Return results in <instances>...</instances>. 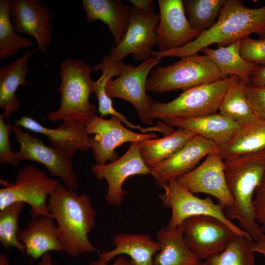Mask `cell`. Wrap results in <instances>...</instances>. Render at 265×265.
Listing matches in <instances>:
<instances>
[{
  "instance_id": "6da1fadb",
  "label": "cell",
  "mask_w": 265,
  "mask_h": 265,
  "mask_svg": "<svg viewBox=\"0 0 265 265\" xmlns=\"http://www.w3.org/2000/svg\"><path fill=\"white\" fill-rule=\"evenodd\" d=\"M48 207L56 222L58 239L69 256L76 258L83 253L100 252L88 238L95 226L96 212L88 195H79L59 184L49 195Z\"/></svg>"
},
{
  "instance_id": "7a4b0ae2",
  "label": "cell",
  "mask_w": 265,
  "mask_h": 265,
  "mask_svg": "<svg viewBox=\"0 0 265 265\" xmlns=\"http://www.w3.org/2000/svg\"><path fill=\"white\" fill-rule=\"evenodd\" d=\"M228 188L234 204L224 210L226 217L238 220L255 242L265 232L256 221L253 195L265 176V151L224 159Z\"/></svg>"
},
{
  "instance_id": "3957f363",
  "label": "cell",
  "mask_w": 265,
  "mask_h": 265,
  "mask_svg": "<svg viewBox=\"0 0 265 265\" xmlns=\"http://www.w3.org/2000/svg\"><path fill=\"white\" fill-rule=\"evenodd\" d=\"M265 28V4L246 7L239 0H226L216 22L194 40L182 47L166 52L153 51L152 56L182 57L197 53L213 44L226 46Z\"/></svg>"
},
{
  "instance_id": "277c9868",
  "label": "cell",
  "mask_w": 265,
  "mask_h": 265,
  "mask_svg": "<svg viewBox=\"0 0 265 265\" xmlns=\"http://www.w3.org/2000/svg\"><path fill=\"white\" fill-rule=\"evenodd\" d=\"M93 68L81 59L67 58L60 65L61 82L59 108L47 114L49 121H74L87 124L94 115L96 106L90 102L94 92L91 78Z\"/></svg>"
},
{
  "instance_id": "5b68a950",
  "label": "cell",
  "mask_w": 265,
  "mask_h": 265,
  "mask_svg": "<svg viewBox=\"0 0 265 265\" xmlns=\"http://www.w3.org/2000/svg\"><path fill=\"white\" fill-rule=\"evenodd\" d=\"M226 77L207 55L197 53L183 56L172 64L159 65L152 69L146 90L158 93L177 90L184 92Z\"/></svg>"
},
{
  "instance_id": "8992f818",
  "label": "cell",
  "mask_w": 265,
  "mask_h": 265,
  "mask_svg": "<svg viewBox=\"0 0 265 265\" xmlns=\"http://www.w3.org/2000/svg\"><path fill=\"white\" fill-rule=\"evenodd\" d=\"M231 76L183 92L167 103L154 101L150 96L151 119H183L216 113L226 92Z\"/></svg>"
},
{
  "instance_id": "52a82bcc",
  "label": "cell",
  "mask_w": 265,
  "mask_h": 265,
  "mask_svg": "<svg viewBox=\"0 0 265 265\" xmlns=\"http://www.w3.org/2000/svg\"><path fill=\"white\" fill-rule=\"evenodd\" d=\"M59 184L33 165L19 169L15 182L0 189V211L16 202H23L31 207V218L52 217L48 207V197Z\"/></svg>"
},
{
  "instance_id": "ba28073f",
  "label": "cell",
  "mask_w": 265,
  "mask_h": 265,
  "mask_svg": "<svg viewBox=\"0 0 265 265\" xmlns=\"http://www.w3.org/2000/svg\"><path fill=\"white\" fill-rule=\"evenodd\" d=\"M164 192L159 195L163 206L170 208L172 214L167 227L175 228L187 218L199 215L211 216L223 221L239 235L252 239L251 236L228 219L225 208L215 204L210 197L199 198L173 179L161 186ZM253 240V239H252Z\"/></svg>"
},
{
  "instance_id": "9c48e42d",
  "label": "cell",
  "mask_w": 265,
  "mask_h": 265,
  "mask_svg": "<svg viewBox=\"0 0 265 265\" xmlns=\"http://www.w3.org/2000/svg\"><path fill=\"white\" fill-rule=\"evenodd\" d=\"M12 132L20 145V150L15 152L19 161L27 160L39 162L52 176L59 178L68 190L76 191L79 188L78 177L73 170L72 158L62 151L46 146L42 139L24 132L16 123L12 125Z\"/></svg>"
},
{
  "instance_id": "30bf717a",
  "label": "cell",
  "mask_w": 265,
  "mask_h": 265,
  "mask_svg": "<svg viewBox=\"0 0 265 265\" xmlns=\"http://www.w3.org/2000/svg\"><path fill=\"white\" fill-rule=\"evenodd\" d=\"M161 58L151 56L138 66L124 64L121 75L106 84V92L110 98H119L131 104L143 123L154 126L149 115V99L146 94L148 76L152 68L161 62Z\"/></svg>"
},
{
  "instance_id": "8fae6325",
  "label": "cell",
  "mask_w": 265,
  "mask_h": 265,
  "mask_svg": "<svg viewBox=\"0 0 265 265\" xmlns=\"http://www.w3.org/2000/svg\"><path fill=\"white\" fill-rule=\"evenodd\" d=\"M180 226L186 245L200 261L222 252L237 234L223 221L211 216L190 217Z\"/></svg>"
},
{
  "instance_id": "7c38bea8",
  "label": "cell",
  "mask_w": 265,
  "mask_h": 265,
  "mask_svg": "<svg viewBox=\"0 0 265 265\" xmlns=\"http://www.w3.org/2000/svg\"><path fill=\"white\" fill-rule=\"evenodd\" d=\"M120 119L111 116L109 119L94 115L86 124L89 134H95L92 137L91 149L96 160V164L102 165L118 159L115 150L125 142H140L155 138L158 134L155 132L138 133L133 132L122 124Z\"/></svg>"
},
{
  "instance_id": "4fadbf2b",
  "label": "cell",
  "mask_w": 265,
  "mask_h": 265,
  "mask_svg": "<svg viewBox=\"0 0 265 265\" xmlns=\"http://www.w3.org/2000/svg\"><path fill=\"white\" fill-rule=\"evenodd\" d=\"M91 171L98 179L106 180L108 187L105 198L114 206L121 204L128 194L123 185L129 177L150 174V169L140 155L139 142H132L127 151L116 160L102 165H93Z\"/></svg>"
},
{
  "instance_id": "5bb4252c",
  "label": "cell",
  "mask_w": 265,
  "mask_h": 265,
  "mask_svg": "<svg viewBox=\"0 0 265 265\" xmlns=\"http://www.w3.org/2000/svg\"><path fill=\"white\" fill-rule=\"evenodd\" d=\"M159 21V14L145 13L132 6L126 33L118 45L112 47L109 55L118 60L130 54L136 61L147 60L157 44Z\"/></svg>"
},
{
  "instance_id": "9a60e30c",
  "label": "cell",
  "mask_w": 265,
  "mask_h": 265,
  "mask_svg": "<svg viewBox=\"0 0 265 265\" xmlns=\"http://www.w3.org/2000/svg\"><path fill=\"white\" fill-rule=\"evenodd\" d=\"M177 179L193 194L206 193L216 198L225 209L234 204L226 183L224 159L218 150L208 155L199 166Z\"/></svg>"
},
{
  "instance_id": "2e32d148",
  "label": "cell",
  "mask_w": 265,
  "mask_h": 265,
  "mask_svg": "<svg viewBox=\"0 0 265 265\" xmlns=\"http://www.w3.org/2000/svg\"><path fill=\"white\" fill-rule=\"evenodd\" d=\"M49 6L38 0H12L10 17L18 34L35 38L38 50L47 55V48L53 40V16Z\"/></svg>"
},
{
  "instance_id": "e0dca14e",
  "label": "cell",
  "mask_w": 265,
  "mask_h": 265,
  "mask_svg": "<svg viewBox=\"0 0 265 265\" xmlns=\"http://www.w3.org/2000/svg\"><path fill=\"white\" fill-rule=\"evenodd\" d=\"M159 21L157 27L158 52L180 48L199 33L190 25L183 0H158Z\"/></svg>"
},
{
  "instance_id": "ac0fdd59",
  "label": "cell",
  "mask_w": 265,
  "mask_h": 265,
  "mask_svg": "<svg viewBox=\"0 0 265 265\" xmlns=\"http://www.w3.org/2000/svg\"><path fill=\"white\" fill-rule=\"evenodd\" d=\"M218 150L214 142L196 135L173 156L150 169V174L161 186L189 172L202 158Z\"/></svg>"
},
{
  "instance_id": "d6986e66",
  "label": "cell",
  "mask_w": 265,
  "mask_h": 265,
  "mask_svg": "<svg viewBox=\"0 0 265 265\" xmlns=\"http://www.w3.org/2000/svg\"><path fill=\"white\" fill-rule=\"evenodd\" d=\"M20 127L46 136L53 148L64 152L72 158L77 150L87 151L91 148L92 137L86 125L77 121H64L58 127H45L30 117L23 116L15 120Z\"/></svg>"
},
{
  "instance_id": "ffe728a7",
  "label": "cell",
  "mask_w": 265,
  "mask_h": 265,
  "mask_svg": "<svg viewBox=\"0 0 265 265\" xmlns=\"http://www.w3.org/2000/svg\"><path fill=\"white\" fill-rule=\"evenodd\" d=\"M37 51L36 48L28 50L22 57L0 68V107L3 110L0 115L4 120L9 119L13 112L20 108V99L16 91L21 85H31L26 80L28 70L27 64Z\"/></svg>"
},
{
  "instance_id": "44dd1931",
  "label": "cell",
  "mask_w": 265,
  "mask_h": 265,
  "mask_svg": "<svg viewBox=\"0 0 265 265\" xmlns=\"http://www.w3.org/2000/svg\"><path fill=\"white\" fill-rule=\"evenodd\" d=\"M18 238L26 247V255L35 260L50 251H64L53 217L31 218L26 229L19 230Z\"/></svg>"
},
{
  "instance_id": "7402d4cb",
  "label": "cell",
  "mask_w": 265,
  "mask_h": 265,
  "mask_svg": "<svg viewBox=\"0 0 265 265\" xmlns=\"http://www.w3.org/2000/svg\"><path fill=\"white\" fill-rule=\"evenodd\" d=\"M114 248L100 252L99 260L108 263L116 257L126 255L133 265H154L155 255L159 251L158 241L147 235L119 233L112 238Z\"/></svg>"
},
{
  "instance_id": "603a6c76",
  "label": "cell",
  "mask_w": 265,
  "mask_h": 265,
  "mask_svg": "<svg viewBox=\"0 0 265 265\" xmlns=\"http://www.w3.org/2000/svg\"><path fill=\"white\" fill-rule=\"evenodd\" d=\"M171 127L187 130L218 146L227 142L242 126L219 112L200 117L183 119H165Z\"/></svg>"
},
{
  "instance_id": "cb8c5ba5",
  "label": "cell",
  "mask_w": 265,
  "mask_h": 265,
  "mask_svg": "<svg viewBox=\"0 0 265 265\" xmlns=\"http://www.w3.org/2000/svg\"><path fill=\"white\" fill-rule=\"evenodd\" d=\"M82 5L87 22L100 20L106 24L114 38V45H118L128 28L132 7L119 0H83Z\"/></svg>"
},
{
  "instance_id": "d4e9b609",
  "label": "cell",
  "mask_w": 265,
  "mask_h": 265,
  "mask_svg": "<svg viewBox=\"0 0 265 265\" xmlns=\"http://www.w3.org/2000/svg\"><path fill=\"white\" fill-rule=\"evenodd\" d=\"M159 251L155 255L154 265H197L202 262L189 249L181 226L163 227L156 234Z\"/></svg>"
},
{
  "instance_id": "484cf974",
  "label": "cell",
  "mask_w": 265,
  "mask_h": 265,
  "mask_svg": "<svg viewBox=\"0 0 265 265\" xmlns=\"http://www.w3.org/2000/svg\"><path fill=\"white\" fill-rule=\"evenodd\" d=\"M196 135L190 131L178 128L162 138L139 142L140 155L146 165L151 169L173 156Z\"/></svg>"
},
{
  "instance_id": "4316f807",
  "label": "cell",
  "mask_w": 265,
  "mask_h": 265,
  "mask_svg": "<svg viewBox=\"0 0 265 265\" xmlns=\"http://www.w3.org/2000/svg\"><path fill=\"white\" fill-rule=\"evenodd\" d=\"M248 83L241 78L231 76V80L219 107V113L240 126L259 119L247 100L245 88Z\"/></svg>"
},
{
  "instance_id": "83f0119b",
  "label": "cell",
  "mask_w": 265,
  "mask_h": 265,
  "mask_svg": "<svg viewBox=\"0 0 265 265\" xmlns=\"http://www.w3.org/2000/svg\"><path fill=\"white\" fill-rule=\"evenodd\" d=\"M265 151V120L242 126L226 143L218 147L223 159Z\"/></svg>"
},
{
  "instance_id": "f1b7e54d",
  "label": "cell",
  "mask_w": 265,
  "mask_h": 265,
  "mask_svg": "<svg viewBox=\"0 0 265 265\" xmlns=\"http://www.w3.org/2000/svg\"><path fill=\"white\" fill-rule=\"evenodd\" d=\"M241 41L218 46L216 49L205 48L201 52L211 59L224 76H237L249 82L251 76L259 64L246 61L242 58L240 54Z\"/></svg>"
},
{
  "instance_id": "f546056e",
  "label": "cell",
  "mask_w": 265,
  "mask_h": 265,
  "mask_svg": "<svg viewBox=\"0 0 265 265\" xmlns=\"http://www.w3.org/2000/svg\"><path fill=\"white\" fill-rule=\"evenodd\" d=\"M125 63L123 60H118L110 55L104 57L102 61L96 65L93 71L102 70L100 77L94 83V93L99 103L98 113L103 118L108 115L115 116L120 119L128 127L132 128L133 124L130 122L125 116L117 111L113 107L111 98L106 93L107 83L114 76L119 77L122 71Z\"/></svg>"
},
{
  "instance_id": "4dcf8cb0",
  "label": "cell",
  "mask_w": 265,
  "mask_h": 265,
  "mask_svg": "<svg viewBox=\"0 0 265 265\" xmlns=\"http://www.w3.org/2000/svg\"><path fill=\"white\" fill-rule=\"evenodd\" d=\"M254 242L251 238L236 234L226 248L203 262V265H255Z\"/></svg>"
},
{
  "instance_id": "1f68e13d",
  "label": "cell",
  "mask_w": 265,
  "mask_h": 265,
  "mask_svg": "<svg viewBox=\"0 0 265 265\" xmlns=\"http://www.w3.org/2000/svg\"><path fill=\"white\" fill-rule=\"evenodd\" d=\"M12 0H0V58L4 59L16 54L18 50L35 46L30 39L15 32L10 17Z\"/></svg>"
},
{
  "instance_id": "d6a6232c",
  "label": "cell",
  "mask_w": 265,
  "mask_h": 265,
  "mask_svg": "<svg viewBox=\"0 0 265 265\" xmlns=\"http://www.w3.org/2000/svg\"><path fill=\"white\" fill-rule=\"evenodd\" d=\"M226 0H183L190 26L199 34L215 23Z\"/></svg>"
},
{
  "instance_id": "836d02e7",
  "label": "cell",
  "mask_w": 265,
  "mask_h": 265,
  "mask_svg": "<svg viewBox=\"0 0 265 265\" xmlns=\"http://www.w3.org/2000/svg\"><path fill=\"white\" fill-rule=\"evenodd\" d=\"M25 203H14L0 211V242L9 251V248H15L26 254L25 245L18 239L19 217Z\"/></svg>"
},
{
  "instance_id": "e575fe53",
  "label": "cell",
  "mask_w": 265,
  "mask_h": 265,
  "mask_svg": "<svg viewBox=\"0 0 265 265\" xmlns=\"http://www.w3.org/2000/svg\"><path fill=\"white\" fill-rule=\"evenodd\" d=\"M240 54L246 61L258 64L265 63V39L246 37L241 40Z\"/></svg>"
},
{
  "instance_id": "d590c367",
  "label": "cell",
  "mask_w": 265,
  "mask_h": 265,
  "mask_svg": "<svg viewBox=\"0 0 265 265\" xmlns=\"http://www.w3.org/2000/svg\"><path fill=\"white\" fill-rule=\"evenodd\" d=\"M12 132V125L10 122L5 123L3 117L0 115V163H9L18 167L19 161L15 152L11 150L9 134Z\"/></svg>"
},
{
  "instance_id": "8d00e7d4",
  "label": "cell",
  "mask_w": 265,
  "mask_h": 265,
  "mask_svg": "<svg viewBox=\"0 0 265 265\" xmlns=\"http://www.w3.org/2000/svg\"><path fill=\"white\" fill-rule=\"evenodd\" d=\"M247 100L259 119L265 120V87L247 83L245 88Z\"/></svg>"
},
{
  "instance_id": "74e56055",
  "label": "cell",
  "mask_w": 265,
  "mask_h": 265,
  "mask_svg": "<svg viewBox=\"0 0 265 265\" xmlns=\"http://www.w3.org/2000/svg\"><path fill=\"white\" fill-rule=\"evenodd\" d=\"M256 197L253 201L255 218L265 232V176L256 190Z\"/></svg>"
},
{
  "instance_id": "f35d334b",
  "label": "cell",
  "mask_w": 265,
  "mask_h": 265,
  "mask_svg": "<svg viewBox=\"0 0 265 265\" xmlns=\"http://www.w3.org/2000/svg\"><path fill=\"white\" fill-rule=\"evenodd\" d=\"M248 83L253 85L265 87V63L259 64L252 73Z\"/></svg>"
},
{
  "instance_id": "ab89813d",
  "label": "cell",
  "mask_w": 265,
  "mask_h": 265,
  "mask_svg": "<svg viewBox=\"0 0 265 265\" xmlns=\"http://www.w3.org/2000/svg\"><path fill=\"white\" fill-rule=\"evenodd\" d=\"M132 7L147 14L154 13L155 1L154 0H130Z\"/></svg>"
},
{
  "instance_id": "60d3db41",
  "label": "cell",
  "mask_w": 265,
  "mask_h": 265,
  "mask_svg": "<svg viewBox=\"0 0 265 265\" xmlns=\"http://www.w3.org/2000/svg\"><path fill=\"white\" fill-rule=\"evenodd\" d=\"M89 265H133L131 260L128 259L125 256H119L112 264L104 262L100 260L91 262Z\"/></svg>"
},
{
  "instance_id": "b9f144b4",
  "label": "cell",
  "mask_w": 265,
  "mask_h": 265,
  "mask_svg": "<svg viewBox=\"0 0 265 265\" xmlns=\"http://www.w3.org/2000/svg\"><path fill=\"white\" fill-rule=\"evenodd\" d=\"M254 250L265 257V233L258 241L254 242Z\"/></svg>"
},
{
  "instance_id": "7bdbcfd3",
  "label": "cell",
  "mask_w": 265,
  "mask_h": 265,
  "mask_svg": "<svg viewBox=\"0 0 265 265\" xmlns=\"http://www.w3.org/2000/svg\"><path fill=\"white\" fill-rule=\"evenodd\" d=\"M36 265H55L53 263L52 257L50 252L45 253L40 261Z\"/></svg>"
},
{
  "instance_id": "ee69618b",
  "label": "cell",
  "mask_w": 265,
  "mask_h": 265,
  "mask_svg": "<svg viewBox=\"0 0 265 265\" xmlns=\"http://www.w3.org/2000/svg\"><path fill=\"white\" fill-rule=\"evenodd\" d=\"M0 265H10L8 257L5 254L0 255Z\"/></svg>"
},
{
  "instance_id": "f6af8a7d",
  "label": "cell",
  "mask_w": 265,
  "mask_h": 265,
  "mask_svg": "<svg viewBox=\"0 0 265 265\" xmlns=\"http://www.w3.org/2000/svg\"><path fill=\"white\" fill-rule=\"evenodd\" d=\"M257 34L260 36V39H265V28L260 31Z\"/></svg>"
},
{
  "instance_id": "bcb514c9",
  "label": "cell",
  "mask_w": 265,
  "mask_h": 265,
  "mask_svg": "<svg viewBox=\"0 0 265 265\" xmlns=\"http://www.w3.org/2000/svg\"><path fill=\"white\" fill-rule=\"evenodd\" d=\"M197 265H203V262H201V263Z\"/></svg>"
}]
</instances>
